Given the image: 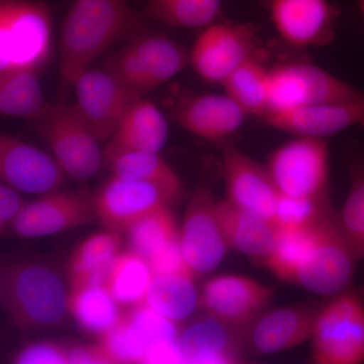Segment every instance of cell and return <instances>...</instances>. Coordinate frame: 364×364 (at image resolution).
Wrapping results in <instances>:
<instances>
[{
    "label": "cell",
    "instance_id": "3",
    "mask_svg": "<svg viewBox=\"0 0 364 364\" xmlns=\"http://www.w3.org/2000/svg\"><path fill=\"white\" fill-rule=\"evenodd\" d=\"M52 51L53 16L46 2H0V73H40Z\"/></svg>",
    "mask_w": 364,
    "mask_h": 364
},
{
    "label": "cell",
    "instance_id": "2",
    "mask_svg": "<svg viewBox=\"0 0 364 364\" xmlns=\"http://www.w3.org/2000/svg\"><path fill=\"white\" fill-rule=\"evenodd\" d=\"M0 301L16 329L39 333L58 329L68 318V287L49 261L25 257L0 270Z\"/></svg>",
    "mask_w": 364,
    "mask_h": 364
},
{
    "label": "cell",
    "instance_id": "15",
    "mask_svg": "<svg viewBox=\"0 0 364 364\" xmlns=\"http://www.w3.org/2000/svg\"><path fill=\"white\" fill-rule=\"evenodd\" d=\"M177 196L155 184L112 176L93 196L95 217L105 229L124 233L136 220Z\"/></svg>",
    "mask_w": 364,
    "mask_h": 364
},
{
    "label": "cell",
    "instance_id": "11",
    "mask_svg": "<svg viewBox=\"0 0 364 364\" xmlns=\"http://www.w3.org/2000/svg\"><path fill=\"white\" fill-rule=\"evenodd\" d=\"M210 182L203 179L186 208L179 229V243L186 262L195 273H210L221 265L228 245L218 215Z\"/></svg>",
    "mask_w": 364,
    "mask_h": 364
},
{
    "label": "cell",
    "instance_id": "1",
    "mask_svg": "<svg viewBox=\"0 0 364 364\" xmlns=\"http://www.w3.org/2000/svg\"><path fill=\"white\" fill-rule=\"evenodd\" d=\"M142 18L127 0H73L60 38L62 85H73L112 45L142 33Z\"/></svg>",
    "mask_w": 364,
    "mask_h": 364
},
{
    "label": "cell",
    "instance_id": "17",
    "mask_svg": "<svg viewBox=\"0 0 364 364\" xmlns=\"http://www.w3.org/2000/svg\"><path fill=\"white\" fill-rule=\"evenodd\" d=\"M64 176L52 155L0 132V182L20 193L43 195L61 188Z\"/></svg>",
    "mask_w": 364,
    "mask_h": 364
},
{
    "label": "cell",
    "instance_id": "36",
    "mask_svg": "<svg viewBox=\"0 0 364 364\" xmlns=\"http://www.w3.org/2000/svg\"><path fill=\"white\" fill-rule=\"evenodd\" d=\"M326 198H293L279 193L275 203L273 225L277 228L309 229L317 224L328 203Z\"/></svg>",
    "mask_w": 364,
    "mask_h": 364
},
{
    "label": "cell",
    "instance_id": "38",
    "mask_svg": "<svg viewBox=\"0 0 364 364\" xmlns=\"http://www.w3.org/2000/svg\"><path fill=\"white\" fill-rule=\"evenodd\" d=\"M147 262L153 277L162 274H182L195 277L196 274L189 267L183 254H182L179 241L163 249L156 255L149 258Z\"/></svg>",
    "mask_w": 364,
    "mask_h": 364
},
{
    "label": "cell",
    "instance_id": "14",
    "mask_svg": "<svg viewBox=\"0 0 364 364\" xmlns=\"http://www.w3.org/2000/svg\"><path fill=\"white\" fill-rule=\"evenodd\" d=\"M274 291L243 275L226 274L205 282L198 306L205 315L240 329L256 320L272 303Z\"/></svg>",
    "mask_w": 364,
    "mask_h": 364
},
{
    "label": "cell",
    "instance_id": "30",
    "mask_svg": "<svg viewBox=\"0 0 364 364\" xmlns=\"http://www.w3.org/2000/svg\"><path fill=\"white\" fill-rule=\"evenodd\" d=\"M112 176L129 181L147 182L181 195L182 182L176 170L158 152L133 151L117 155L105 163Z\"/></svg>",
    "mask_w": 364,
    "mask_h": 364
},
{
    "label": "cell",
    "instance_id": "34",
    "mask_svg": "<svg viewBox=\"0 0 364 364\" xmlns=\"http://www.w3.org/2000/svg\"><path fill=\"white\" fill-rule=\"evenodd\" d=\"M314 229H291L275 227L274 243L264 261L268 269L277 279L296 282V274L312 248Z\"/></svg>",
    "mask_w": 364,
    "mask_h": 364
},
{
    "label": "cell",
    "instance_id": "18",
    "mask_svg": "<svg viewBox=\"0 0 364 364\" xmlns=\"http://www.w3.org/2000/svg\"><path fill=\"white\" fill-rule=\"evenodd\" d=\"M221 150L227 200L273 223L279 193L267 167L230 144L223 142Z\"/></svg>",
    "mask_w": 364,
    "mask_h": 364
},
{
    "label": "cell",
    "instance_id": "33",
    "mask_svg": "<svg viewBox=\"0 0 364 364\" xmlns=\"http://www.w3.org/2000/svg\"><path fill=\"white\" fill-rule=\"evenodd\" d=\"M221 11L222 0H148L144 14L174 28H205Z\"/></svg>",
    "mask_w": 364,
    "mask_h": 364
},
{
    "label": "cell",
    "instance_id": "37",
    "mask_svg": "<svg viewBox=\"0 0 364 364\" xmlns=\"http://www.w3.org/2000/svg\"><path fill=\"white\" fill-rule=\"evenodd\" d=\"M69 345L54 340H38L21 347L11 358L16 364H68Z\"/></svg>",
    "mask_w": 364,
    "mask_h": 364
},
{
    "label": "cell",
    "instance_id": "21",
    "mask_svg": "<svg viewBox=\"0 0 364 364\" xmlns=\"http://www.w3.org/2000/svg\"><path fill=\"white\" fill-rule=\"evenodd\" d=\"M320 306L299 304L258 316L250 333L253 350L262 355L296 348L311 339Z\"/></svg>",
    "mask_w": 364,
    "mask_h": 364
},
{
    "label": "cell",
    "instance_id": "40",
    "mask_svg": "<svg viewBox=\"0 0 364 364\" xmlns=\"http://www.w3.org/2000/svg\"><path fill=\"white\" fill-rule=\"evenodd\" d=\"M26 203L21 198L20 191L0 182V217L9 227L20 215Z\"/></svg>",
    "mask_w": 364,
    "mask_h": 364
},
{
    "label": "cell",
    "instance_id": "24",
    "mask_svg": "<svg viewBox=\"0 0 364 364\" xmlns=\"http://www.w3.org/2000/svg\"><path fill=\"white\" fill-rule=\"evenodd\" d=\"M217 210L228 247L264 263L274 243L273 223L228 200L218 202Z\"/></svg>",
    "mask_w": 364,
    "mask_h": 364
},
{
    "label": "cell",
    "instance_id": "44",
    "mask_svg": "<svg viewBox=\"0 0 364 364\" xmlns=\"http://www.w3.org/2000/svg\"><path fill=\"white\" fill-rule=\"evenodd\" d=\"M0 291H1V286H0Z\"/></svg>",
    "mask_w": 364,
    "mask_h": 364
},
{
    "label": "cell",
    "instance_id": "43",
    "mask_svg": "<svg viewBox=\"0 0 364 364\" xmlns=\"http://www.w3.org/2000/svg\"><path fill=\"white\" fill-rule=\"evenodd\" d=\"M7 1V0H0V2Z\"/></svg>",
    "mask_w": 364,
    "mask_h": 364
},
{
    "label": "cell",
    "instance_id": "27",
    "mask_svg": "<svg viewBox=\"0 0 364 364\" xmlns=\"http://www.w3.org/2000/svg\"><path fill=\"white\" fill-rule=\"evenodd\" d=\"M198 299L195 277L162 274L152 277L144 303L163 317L179 323L193 315Z\"/></svg>",
    "mask_w": 364,
    "mask_h": 364
},
{
    "label": "cell",
    "instance_id": "10",
    "mask_svg": "<svg viewBox=\"0 0 364 364\" xmlns=\"http://www.w3.org/2000/svg\"><path fill=\"white\" fill-rule=\"evenodd\" d=\"M74 107L98 142H107L131 107L143 98L105 69H85L73 83Z\"/></svg>",
    "mask_w": 364,
    "mask_h": 364
},
{
    "label": "cell",
    "instance_id": "20",
    "mask_svg": "<svg viewBox=\"0 0 364 364\" xmlns=\"http://www.w3.org/2000/svg\"><path fill=\"white\" fill-rule=\"evenodd\" d=\"M247 117L226 93L184 97L172 107V117L182 129L218 143L236 133Z\"/></svg>",
    "mask_w": 364,
    "mask_h": 364
},
{
    "label": "cell",
    "instance_id": "16",
    "mask_svg": "<svg viewBox=\"0 0 364 364\" xmlns=\"http://www.w3.org/2000/svg\"><path fill=\"white\" fill-rule=\"evenodd\" d=\"M282 40L294 48L324 47L336 35L338 9L330 0H268Z\"/></svg>",
    "mask_w": 364,
    "mask_h": 364
},
{
    "label": "cell",
    "instance_id": "26",
    "mask_svg": "<svg viewBox=\"0 0 364 364\" xmlns=\"http://www.w3.org/2000/svg\"><path fill=\"white\" fill-rule=\"evenodd\" d=\"M121 248V233L105 229L90 235L69 258V284L104 282L105 272Z\"/></svg>",
    "mask_w": 364,
    "mask_h": 364
},
{
    "label": "cell",
    "instance_id": "9",
    "mask_svg": "<svg viewBox=\"0 0 364 364\" xmlns=\"http://www.w3.org/2000/svg\"><path fill=\"white\" fill-rule=\"evenodd\" d=\"M364 95L346 81L311 63H289L269 69L268 114L350 100Z\"/></svg>",
    "mask_w": 364,
    "mask_h": 364
},
{
    "label": "cell",
    "instance_id": "19",
    "mask_svg": "<svg viewBox=\"0 0 364 364\" xmlns=\"http://www.w3.org/2000/svg\"><path fill=\"white\" fill-rule=\"evenodd\" d=\"M263 119L268 126L284 133L325 139L354 127H364V95L291 111L272 112Z\"/></svg>",
    "mask_w": 364,
    "mask_h": 364
},
{
    "label": "cell",
    "instance_id": "39",
    "mask_svg": "<svg viewBox=\"0 0 364 364\" xmlns=\"http://www.w3.org/2000/svg\"><path fill=\"white\" fill-rule=\"evenodd\" d=\"M68 364H114V363L104 344L98 341L95 344L69 345Z\"/></svg>",
    "mask_w": 364,
    "mask_h": 364
},
{
    "label": "cell",
    "instance_id": "28",
    "mask_svg": "<svg viewBox=\"0 0 364 364\" xmlns=\"http://www.w3.org/2000/svg\"><path fill=\"white\" fill-rule=\"evenodd\" d=\"M152 277L147 260L130 249L114 257L104 284L117 304L129 309L144 304Z\"/></svg>",
    "mask_w": 364,
    "mask_h": 364
},
{
    "label": "cell",
    "instance_id": "8",
    "mask_svg": "<svg viewBox=\"0 0 364 364\" xmlns=\"http://www.w3.org/2000/svg\"><path fill=\"white\" fill-rule=\"evenodd\" d=\"M329 159L325 139L296 136L273 151L267 168L282 195L323 200L329 183Z\"/></svg>",
    "mask_w": 364,
    "mask_h": 364
},
{
    "label": "cell",
    "instance_id": "13",
    "mask_svg": "<svg viewBox=\"0 0 364 364\" xmlns=\"http://www.w3.org/2000/svg\"><path fill=\"white\" fill-rule=\"evenodd\" d=\"M250 26L214 23L203 28L189 51V64L203 80L222 85L244 61L254 56Z\"/></svg>",
    "mask_w": 364,
    "mask_h": 364
},
{
    "label": "cell",
    "instance_id": "5",
    "mask_svg": "<svg viewBox=\"0 0 364 364\" xmlns=\"http://www.w3.org/2000/svg\"><path fill=\"white\" fill-rule=\"evenodd\" d=\"M189 64V52L160 35H136L107 60L105 68L141 97L176 77Z\"/></svg>",
    "mask_w": 364,
    "mask_h": 364
},
{
    "label": "cell",
    "instance_id": "12",
    "mask_svg": "<svg viewBox=\"0 0 364 364\" xmlns=\"http://www.w3.org/2000/svg\"><path fill=\"white\" fill-rule=\"evenodd\" d=\"M95 219L93 196L87 189L58 188L26 203L11 228L20 238H42L85 226Z\"/></svg>",
    "mask_w": 364,
    "mask_h": 364
},
{
    "label": "cell",
    "instance_id": "25",
    "mask_svg": "<svg viewBox=\"0 0 364 364\" xmlns=\"http://www.w3.org/2000/svg\"><path fill=\"white\" fill-rule=\"evenodd\" d=\"M122 308L104 282L69 284V315L80 329L97 339L119 322L124 313Z\"/></svg>",
    "mask_w": 364,
    "mask_h": 364
},
{
    "label": "cell",
    "instance_id": "42",
    "mask_svg": "<svg viewBox=\"0 0 364 364\" xmlns=\"http://www.w3.org/2000/svg\"><path fill=\"white\" fill-rule=\"evenodd\" d=\"M356 4H358L359 13H360L364 23V0H356Z\"/></svg>",
    "mask_w": 364,
    "mask_h": 364
},
{
    "label": "cell",
    "instance_id": "32",
    "mask_svg": "<svg viewBox=\"0 0 364 364\" xmlns=\"http://www.w3.org/2000/svg\"><path fill=\"white\" fill-rule=\"evenodd\" d=\"M124 234L131 250L146 260L179 241V229L168 205H160L134 222Z\"/></svg>",
    "mask_w": 364,
    "mask_h": 364
},
{
    "label": "cell",
    "instance_id": "35",
    "mask_svg": "<svg viewBox=\"0 0 364 364\" xmlns=\"http://www.w3.org/2000/svg\"><path fill=\"white\" fill-rule=\"evenodd\" d=\"M350 188L340 214L339 224L358 259L364 258V161L352 165Z\"/></svg>",
    "mask_w": 364,
    "mask_h": 364
},
{
    "label": "cell",
    "instance_id": "29",
    "mask_svg": "<svg viewBox=\"0 0 364 364\" xmlns=\"http://www.w3.org/2000/svg\"><path fill=\"white\" fill-rule=\"evenodd\" d=\"M268 81L269 69L252 56L237 67L221 86L248 116L263 119L269 109Z\"/></svg>",
    "mask_w": 364,
    "mask_h": 364
},
{
    "label": "cell",
    "instance_id": "4",
    "mask_svg": "<svg viewBox=\"0 0 364 364\" xmlns=\"http://www.w3.org/2000/svg\"><path fill=\"white\" fill-rule=\"evenodd\" d=\"M32 123L52 151L65 176L85 181L97 176L104 164L100 142L74 105L47 102Z\"/></svg>",
    "mask_w": 364,
    "mask_h": 364
},
{
    "label": "cell",
    "instance_id": "41",
    "mask_svg": "<svg viewBox=\"0 0 364 364\" xmlns=\"http://www.w3.org/2000/svg\"><path fill=\"white\" fill-rule=\"evenodd\" d=\"M7 228H11V227H9V225L7 224V223L6 221H4V220L2 219L1 217H0V235L4 234V232L6 231Z\"/></svg>",
    "mask_w": 364,
    "mask_h": 364
},
{
    "label": "cell",
    "instance_id": "6",
    "mask_svg": "<svg viewBox=\"0 0 364 364\" xmlns=\"http://www.w3.org/2000/svg\"><path fill=\"white\" fill-rule=\"evenodd\" d=\"M310 340L315 363H364V299L348 289L332 296L318 309Z\"/></svg>",
    "mask_w": 364,
    "mask_h": 364
},
{
    "label": "cell",
    "instance_id": "7",
    "mask_svg": "<svg viewBox=\"0 0 364 364\" xmlns=\"http://www.w3.org/2000/svg\"><path fill=\"white\" fill-rule=\"evenodd\" d=\"M356 260L338 217L327 205L315 225L312 248L294 284L318 296H336L350 287Z\"/></svg>",
    "mask_w": 364,
    "mask_h": 364
},
{
    "label": "cell",
    "instance_id": "22",
    "mask_svg": "<svg viewBox=\"0 0 364 364\" xmlns=\"http://www.w3.org/2000/svg\"><path fill=\"white\" fill-rule=\"evenodd\" d=\"M236 328L205 315L196 318L176 338L181 363L230 364L240 363L243 345L235 334Z\"/></svg>",
    "mask_w": 364,
    "mask_h": 364
},
{
    "label": "cell",
    "instance_id": "31",
    "mask_svg": "<svg viewBox=\"0 0 364 364\" xmlns=\"http://www.w3.org/2000/svg\"><path fill=\"white\" fill-rule=\"evenodd\" d=\"M46 105L39 73H0V114L32 122Z\"/></svg>",
    "mask_w": 364,
    "mask_h": 364
},
{
    "label": "cell",
    "instance_id": "23",
    "mask_svg": "<svg viewBox=\"0 0 364 364\" xmlns=\"http://www.w3.org/2000/svg\"><path fill=\"white\" fill-rule=\"evenodd\" d=\"M168 123L161 109L145 97L141 98L107 140L102 152L104 163L133 151L160 153L168 140Z\"/></svg>",
    "mask_w": 364,
    "mask_h": 364
}]
</instances>
